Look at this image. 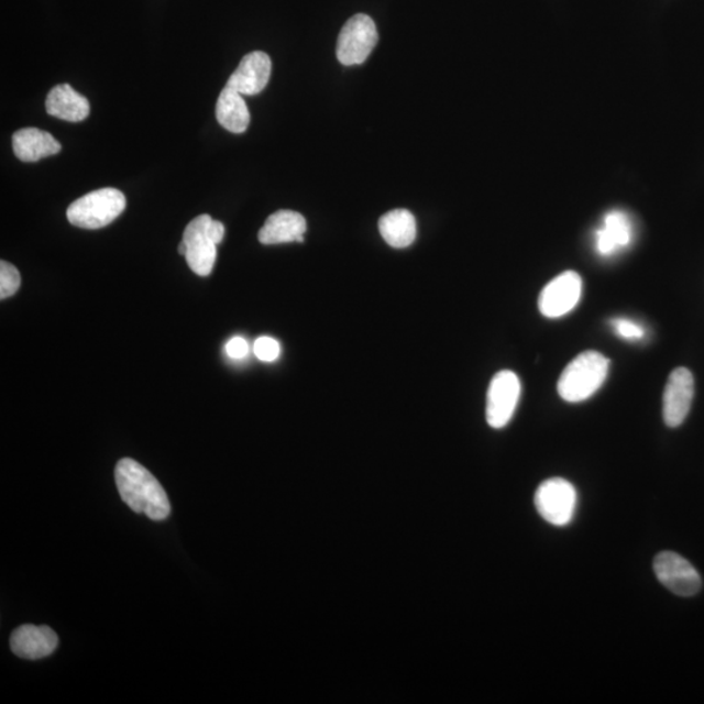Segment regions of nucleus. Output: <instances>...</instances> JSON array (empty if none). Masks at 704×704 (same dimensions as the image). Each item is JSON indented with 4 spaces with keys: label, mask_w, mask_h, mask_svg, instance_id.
I'll list each match as a JSON object with an SVG mask.
<instances>
[{
    "label": "nucleus",
    "mask_w": 704,
    "mask_h": 704,
    "mask_svg": "<svg viewBox=\"0 0 704 704\" xmlns=\"http://www.w3.org/2000/svg\"><path fill=\"white\" fill-rule=\"evenodd\" d=\"M116 483L123 502L139 514L153 520H164L172 505L164 487L151 471L131 458H123L116 468Z\"/></svg>",
    "instance_id": "1"
},
{
    "label": "nucleus",
    "mask_w": 704,
    "mask_h": 704,
    "mask_svg": "<svg viewBox=\"0 0 704 704\" xmlns=\"http://www.w3.org/2000/svg\"><path fill=\"white\" fill-rule=\"evenodd\" d=\"M609 359L597 351H584L561 373L558 391L569 404L593 397L608 376Z\"/></svg>",
    "instance_id": "2"
},
{
    "label": "nucleus",
    "mask_w": 704,
    "mask_h": 704,
    "mask_svg": "<svg viewBox=\"0 0 704 704\" xmlns=\"http://www.w3.org/2000/svg\"><path fill=\"white\" fill-rule=\"evenodd\" d=\"M125 204V197L119 189L101 188L70 204L67 218L76 228L102 229L123 213Z\"/></svg>",
    "instance_id": "3"
},
{
    "label": "nucleus",
    "mask_w": 704,
    "mask_h": 704,
    "mask_svg": "<svg viewBox=\"0 0 704 704\" xmlns=\"http://www.w3.org/2000/svg\"><path fill=\"white\" fill-rule=\"evenodd\" d=\"M378 32L369 15L358 13L343 25L337 42V58L343 66L362 65L377 45Z\"/></svg>",
    "instance_id": "4"
},
{
    "label": "nucleus",
    "mask_w": 704,
    "mask_h": 704,
    "mask_svg": "<svg viewBox=\"0 0 704 704\" xmlns=\"http://www.w3.org/2000/svg\"><path fill=\"white\" fill-rule=\"evenodd\" d=\"M535 508L548 524L562 527L572 522L576 508L574 485L562 477L548 479L535 493Z\"/></svg>",
    "instance_id": "5"
},
{
    "label": "nucleus",
    "mask_w": 704,
    "mask_h": 704,
    "mask_svg": "<svg viewBox=\"0 0 704 704\" xmlns=\"http://www.w3.org/2000/svg\"><path fill=\"white\" fill-rule=\"evenodd\" d=\"M653 572L664 587L682 597L700 593L702 580L696 569L679 553L661 552L653 560Z\"/></svg>",
    "instance_id": "6"
},
{
    "label": "nucleus",
    "mask_w": 704,
    "mask_h": 704,
    "mask_svg": "<svg viewBox=\"0 0 704 704\" xmlns=\"http://www.w3.org/2000/svg\"><path fill=\"white\" fill-rule=\"evenodd\" d=\"M520 382L516 373L502 371L492 378L487 396V421L492 428H504L519 403Z\"/></svg>",
    "instance_id": "7"
},
{
    "label": "nucleus",
    "mask_w": 704,
    "mask_h": 704,
    "mask_svg": "<svg viewBox=\"0 0 704 704\" xmlns=\"http://www.w3.org/2000/svg\"><path fill=\"white\" fill-rule=\"evenodd\" d=\"M583 282L579 273L563 272L543 288L539 297L541 315L559 319L573 311L582 297Z\"/></svg>",
    "instance_id": "8"
},
{
    "label": "nucleus",
    "mask_w": 704,
    "mask_h": 704,
    "mask_svg": "<svg viewBox=\"0 0 704 704\" xmlns=\"http://www.w3.org/2000/svg\"><path fill=\"white\" fill-rule=\"evenodd\" d=\"M213 220L208 215L196 217L189 222L183 234V242L187 245L186 260L191 271L200 277H208L213 271L217 258V244L210 238L208 228Z\"/></svg>",
    "instance_id": "9"
},
{
    "label": "nucleus",
    "mask_w": 704,
    "mask_h": 704,
    "mask_svg": "<svg viewBox=\"0 0 704 704\" xmlns=\"http://www.w3.org/2000/svg\"><path fill=\"white\" fill-rule=\"evenodd\" d=\"M694 398V377L688 369L674 370L669 376L663 397L666 425L678 428L685 421Z\"/></svg>",
    "instance_id": "10"
},
{
    "label": "nucleus",
    "mask_w": 704,
    "mask_h": 704,
    "mask_svg": "<svg viewBox=\"0 0 704 704\" xmlns=\"http://www.w3.org/2000/svg\"><path fill=\"white\" fill-rule=\"evenodd\" d=\"M271 74L272 61L270 55L263 52H253L246 54L242 62L239 63L227 86L235 89L242 96H256L266 88Z\"/></svg>",
    "instance_id": "11"
},
{
    "label": "nucleus",
    "mask_w": 704,
    "mask_h": 704,
    "mask_svg": "<svg viewBox=\"0 0 704 704\" xmlns=\"http://www.w3.org/2000/svg\"><path fill=\"white\" fill-rule=\"evenodd\" d=\"M59 638L48 626L23 625L12 632L10 646L19 658L37 660L52 654Z\"/></svg>",
    "instance_id": "12"
},
{
    "label": "nucleus",
    "mask_w": 704,
    "mask_h": 704,
    "mask_svg": "<svg viewBox=\"0 0 704 704\" xmlns=\"http://www.w3.org/2000/svg\"><path fill=\"white\" fill-rule=\"evenodd\" d=\"M307 231L306 218L297 211L278 210L267 218L264 227L258 232L260 243L282 244L305 242Z\"/></svg>",
    "instance_id": "13"
},
{
    "label": "nucleus",
    "mask_w": 704,
    "mask_h": 704,
    "mask_svg": "<svg viewBox=\"0 0 704 704\" xmlns=\"http://www.w3.org/2000/svg\"><path fill=\"white\" fill-rule=\"evenodd\" d=\"M632 241V227L628 215L622 210H612L605 215L603 227L595 232V246L598 255L612 256L626 249Z\"/></svg>",
    "instance_id": "14"
},
{
    "label": "nucleus",
    "mask_w": 704,
    "mask_h": 704,
    "mask_svg": "<svg viewBox=\"0 0 704 704\" xmlns=\"http://www.w3.org/2000/svg\"><path fill=\"white\" fill-rule=\"evenodd\" d=\"M46 111L48 116L62 121L77 123L89 117L90 105L86 97L77 94L68 84H61L47 95Z\"/></svg>",
    "instance_id": "15"
},
{
    "label": "nucleus",
    "mask_w": 704,
    "mask_h": 704,
    "mask_svg": "<svg viewBox=\"0 0 704 704\" xmlns=\"http://www.w3.org/2000/svg\"><path fill=\"white\" fill-rule=\"evenodd\" d=\"M13 153L23 162H38L62 151L59 141L52 133L38 129H23L13 133Z\"/></svg>",
    "instance_id": "16"
},
{
    "label": "nucleus",
    "mask_w": 704,
    "mask_h": 704,
    "mask_svg": "<svg viewBox=\"0 0 704 704\" xmlns=\"http://www.w3.org/2000/svg\"><path fill=\"white\" fill-rule=\"evenodd\" d=\"M378 230L393 249H406L417 238V221L411 211L394 209L380 218Z\"/></svg>",
    "instance_id": "17"
},
{
    "label": "nucleus",
    "mask_w": 704,
    "mask_h": 704,
    "mask_svg": "<svg viewBox=\"0 0 704 704\" xmlns=\"http://www.w3.org/2000/svg\"><path fill=\"white\" fill-rule=\"evenodd\" d=\"M216 117L224 130L232 133H243L249 129L251 116L243 96L227 86L218 97Z\"/></svg>",
    "instance_id": "18"
},
{
    "label": "nucleus",
    "mask_w": 704,
    "mask_h": 704,
    "mask_svg": "<svg viewBox=\"0 0 704 704\" xmlns=\"http://www.w3.org/2000/svg\"><path fill=\"white\" fill-rule=\"evenodd\" d=\"M21 285L20 273L10 263H0V299H7L15 295Z\"/></svg>",
    "instance_id": "19"
},
{
    "label": "nucleus",
    "mask_w": 704,
    "mask_h": 704,
    "mask_svg": "<svg viewBox=\"0 0 704 704\" xmlns=\"http://www.w3.org/2000/svg\"><path fill=\"white\" fill-rule=\"evenodd\" d=\"M610 326L614 328L615 333L622 337L623 340L639 341L642 340L646 334L642 326L628 319L612 320Z\"/></svg>",
    "instance_id": "20"
},
{
    "label": "nucleus",
    "mask_w": 704,
    "mask_h": 704,
    "mask_svg": "<svg viewBox=\"0 0 704 704\" xmlns=\"http://www.w3.org/2000/svg\"><path fill=\"white\" fill-rule=\"evenodd\" d=\"M279 352V343L271 337H260L255 342V354L260 361L266 363L277 361Z\"/></svg>",
    "instance_id": "21"
},
{
    "label": "nucleus",
    "mask_w": 704,
    "mask_h": 704,
    "mask_svg": "<svg viewBox=\"0 0 704 704\" xmlns=\"http://www.w3.org/2000/svg\"><path fill=\"white\" fill-rule=\"evenodd\" d=\"M227 352L232 359H242L249 354V343L242 337L232 338L227 344Z\"/></svg>",
    "instance_id": "22"
},
{
    "label": "nucleus",
    "mask_w": 704,
    "mask_h": 704,
    "mask_svg": "<svg viewBox=\"0 0 704 704\" xmlns=\"http://www.w3.org/2000/svg\"><path fill=\"white\" fill-rule=\"evenodd\" d=\"M208 232L216 244H220L223 241L224 227L220 221L211 220V222L209 223Z\"/></svg>",
    "instance_id": "23"
},
{
    "label": "nucleus",
    "mask_w": 704,
    "mask_h": 704,
    "mask_svg": "<svg viewBox=\"0 0 704 704\" xmlns=\"http://www.w3.org/2000/svg\"><path fill=\"white\" fill-rule=\"evenodd\" d=\"M179 253H180V255H182V256H186V253H187V245H186V243H185V242H182V243L179 244Z\"/></svg>",
    "instance_id": "24"
}]
</instances>
